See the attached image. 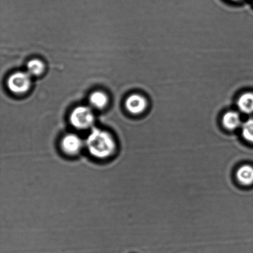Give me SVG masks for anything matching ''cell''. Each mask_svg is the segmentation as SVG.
Returning a JSON list of instances; mask_svg holds the SVG:
<instances>
[{"mask_svg": "<svg viewBox=\"0 0 253 253\" xmlns=\"http://www.w3.org/2000/svg\"><path fill=\"white\" fill-rule=\"evenodd\" d=\"M85 145L90 155L98 159L110 158L116 149L113 136L108 131L98 128L91 130Z\"/></svg>", "mask_w": 253, "mask_h": 253, "instance_id": "1", "label": "cell"}, {"mask_svg": "<svg viewBox=\"0 0 253 253\" xmlns=\"http://www.w3.org/2000/svg\"><path fill=\"white\" fill-rule=\"evenodd\" d=\"M70 121L74 127L78 129L90 128L94 123V115L91 109L81 106L74 109L72 112Z\"/></svg>", "mask_w": 253, "mask_h": 253, "instance_id": "2", "label": "cell"}, {"mask_svg": "<svg viewBox=\"0 0 253 253\" xmlns=\"http://www.w3.org/2000/svg\"><path fill=\"white\" fill-rule=\"evenodd\" d=\"M31 76L27 72H17L9 77L7 80V86L14 93H26L31 87Z\"/></svg>", "mask_w": 253, "mask_h": 253, "instance_id": "3", "label": "cell"}, {"mask_svg": "<svg viewBox=\"0 0 253 253\" xmlns=\"http://www.w3.org/2000/svg\"><path fill=\"white\" fill-rule=\"evenodd\" d=\"M84 143L81 137L76 134L70 133L64 136L62 139L61 146L62 150L67 155L74 156L80 153Z\"/></svg>", "mask_w": 253, "mask_h": 253, "instance_id": "4", "label": "cell"}, {"mask_svg": "<svg viewBox=\"0 0 253 253\" xmlns=\"http://www.w3.org/2000/svg\"><path fill=\"white\" fill-rule=\"evenodd\" d=\"M147 106L146 99L143 96L134 94L131 95L126 101V108L129 112L137 115L142 113Z\"/></svg>", "mask_w": 253, "mask_h": 253, "instance_id": "5", "label": "cell"}, {"mask_svg": "<svg viewBox=\"0 0 253 253\" xmlns=\"http://www.w3.org/2000/svg\"><path fill=\"white\" fill-rule=\"evenodd\" d=\"M237 178L242 185H250L253 183V167L250 165L241 166L237 172Z\"/></svg>", "mask_w": 253, "mask_h": 253, "instance_id": "6", "label": "cell"}, {"mask_svg": "<svg viewBox=\"0 0 253 253\" xmlns=\"http://www.w3.org/2000/svg\"><path fill=\"white\" fill-rule=\"evenodd\" d=\"M222 123L225 128L234 130L241 125V119L239 113L235 111H229L223 117Z\"/></svg>", "mask_w": 253, "mask_h": 253, "instance_id": "7", "label": "cell"}, {"mask_svg": "<svg viewBox=\"0 0 253 253\" xmlns=\"http://www.w3.org/2000/svg\"><path fill=\"white\" fill-rule=\"evenodd\" d=\"M237 105L242 112L253 113V93H247L242 95L238 100Z\"/></svg>", "mask_w": 253, "mask_h": 253, "instance_id": "8", "label": "cell"}, {"mask_svg": "<svg viewBox=\"0 0 253 253\" xmlns=\"http://www.w3.org/2000/svg\"><path fill=\"white\" fill-rule=\"evenodd\" d=\"M90 101L94 107L101 109L105 107L107 105L108 99L105 93L97 91L91 94Z\"/></svg>", "mask_w": 253, "mask_h": 253, "instance_id": "9", "label": "cell"}, {"mask_svg": "<svg viewBox=\"0 0 253 253\" xmlns=\"http://www.w3.org/2000/svg\"><path fill=\"white\" fill-rule=\"evenodd\" d=\"M27 73L31 76L41 75L44 71V64L39 59H32L30 61L27 66Z\"/></svg>", "mask_w": 253, "mask_h": 253, "instance_id": "10", "label": "cell"}, {"mask_svg": "<svg viewBox=\"0 0 253 253\" xmlns=\"http://www.w3.org/2000/svg\"><path fill=\"white\" fill-rule=\"evenodd\" d=\"M242 135L245 140L253 143V118L247 120L242 126Z\"/></svg>", "mask_w": 253, "mask_h": 253, "instance_id": "11", "label": "cell"}, {"mask_svg": "<svg viewBox=\"0 0 253 253\" xmlns=\"http://www.w3.org/2000/svg\"><path fill=\"white\" fill-rule=\"evenodd\" d=\"M233 1H239V0H233Z\"/></svg>", "mask_w": 253, "mask_h": 253, "instance_id": "12", "label": "cell"}]
</instances>
